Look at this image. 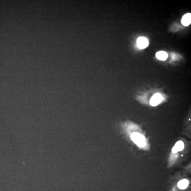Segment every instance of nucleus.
<instances>
[{
  "mask_svg": "<svg viewBox=\"0 0 191 191\" xmlns=\"http://www.w3.org/2000/svg\"><path fill=\"white\" fill-rule=\"evenodd\" d=\"M131 138L132 140L138 146L142 147L146 145L145 137L141 134L134 132L131 135Z\"/></svg>",
  "mask_w": 191,
  "mask_h": 191,
  "instance_id": "1",
  "label": "nucleus"
},
{
  "mask_svg": "<svg viewBox=\"0 0 191 191\" xmlns=\"http://www.w3.org/2000/svg\"><path fill=\"white\" fill-rule=\"evenodd\" d=\"M163 98L161 94L157 93L153 96L150 100V103L152 106L158 105L162 101Z\"/></svg>",
  "mask_w": 191,
  "mask_h": 191,
  "instance_id": "2",
  "label": "nucleus"
},
{
  "mask_svg": "<svg viewBox=\"0 0 191 191\" xmlns=\"http://www.w3.org/2000/svg\"><path fill=\"white\" fill-rule=\"evenodd\" d=\"M137 44L140 49H144L147 47L149 45V42L146 38L141 37L138 38L137 40Z\"/></svg>",
  "mask_w": 191,
  "mask_h": 191,
  "instance_id": "3",
  "label": "nucleus"
},
{
  "mask_svg": "<svg viewBox=\"0 0 191 191\" xmlns=\"http://www.w3.org/2000/svg\"><path fill=\"white\" fill-rule=\"evenodd\" d=\"M184 144L182 141H179L176 143L174 146L173 147L172 151L174 153H176L179 151H182L184 148Z\"/></svg>",
  "mask_w": 191,
  "mask_h": 191,
  "instance_id": "4",
  "label": "nucleus"
},
{
  "mask_svg": "<svg viewBox=\"0 0 191 191\" xmlns=\"http://www.w3.org/2000/svg\"><path fill=\"white\" fill-rule=\"evenodd\" d=\"M182 24L184 26H189L191 23V14L190 13H188L182 17L181 20Z\"/></svg>",
  "mask_w": 191,
  "mask_h": 191,
  "instance_id": "5",
  "label": "nucleus"
},
{
  "mask_svg": "<svg viewBox=\"0 0 191 191\" xmlns=\"http://www.w3.org/2000/svg\"><path fill=\"white\" fill-rule=\"evenodd\" d=\"M156 57L157 59L162 61H165L167 59L168 57V54L167 52L160 51L157 52L156 54Z\"/></svg>",
  "mask_w": 191,
  "mask_h": 191,
  "instance_id": "6",
  "label": "nucleus"
},
{
  "mask_svg": "<svg viewBox=\"0 0 191 191\" xmlns=\"http://www.w3.org/2000/svg\"><path fill=\"white\" fill-rule=\"evenodd\" d=\"M189 182L187 179H183L180 181L178 184V186L179 188L184 189L187 188L188 186Z\"/></svg>",
  "mask_w": 191,
  "mask_h": 191,
  "instance_id": "7",
  "label": "nucleus"
}]
</instances>
